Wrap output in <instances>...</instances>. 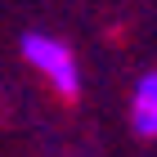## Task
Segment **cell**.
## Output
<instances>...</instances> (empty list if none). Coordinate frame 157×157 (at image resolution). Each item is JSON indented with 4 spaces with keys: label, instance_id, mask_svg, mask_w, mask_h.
I'll return each mask as SVG.
<instances>
[{
    "label": "cell",
    "instance_id": "7a4b0ae2",
    "mask_svg": "<svg viewBox=\"0 0 157 157\" xmlns=\"http://www.w3.org/2000/svg\"><path fill=\"white\" fill-rule=\"evenodd\" d=\"M135 130L144 135V139H157V72H144L135 81Z\"/></svg>",
    "mask_w": 157,
    "mask_h": 157
},
{
    "label": "cell",
    "instance_id": "6da1fadb",
    "mask_svg": "<svg viewBox=\"0 0 157 157\" xmlns=\"http://www.w3.org/2000/svg\"><path fill=\"white\" fill-rule=\"evenodd\" d=\"M23 59L32 63L63 99H76V94H81V67H76V54L63 45L59 36L27 32V36H23Z\"/></svg>",
    "mask_w": 157,
    "mask_h": 157
}]
</instances>
